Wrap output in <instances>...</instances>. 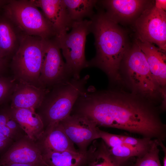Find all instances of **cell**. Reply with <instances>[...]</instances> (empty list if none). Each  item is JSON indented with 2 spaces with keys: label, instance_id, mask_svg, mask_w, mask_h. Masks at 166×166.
<instances>
[{
  "label": "cell",
  "instance_id": "4",
  "mask_svg": "<svg viewBox=\"0 0 166 166\" xmlns=\"http://www.w3.org/2000/svg\"><path fill=\"white\" fill-rule=\"evenodd\" d=\"M22 34L18 47L13 56L11 66L16 78L38 87L46 40Z\"/></svg>",
  "mask_w": 166,
  "mask_h": 166
},
{
  "label": "cell",
  "instance_id": "29",
  "mask_svg": "<svg viewBox=\"0 0 166 166\" xmlns=\"http://www.w3.org/2000/svg\"><path fill=\"white\" fill-rule=\"evenodd\" d=\"M6 59L0 57V73L3 72L6 67Z\"/></svg>",
  "mask_w": 166,
  "mask_h": 166
},
{
  "label": "cell",
  "instance_id": "5",
  "mask_svg": "<svg viewBox=\"0 0 166 166\" xmlns=\"http://www.w3.org/2000/svg\"><path fill=\"white\" fill-rule=\"evenodd\" d=\"M3 15L27 35L49 39L56 33L42 11L32 0H8Z\"/></svg>",
  "mask_w": 166,
  "mask_h": 166
},
{
  "label": "cell",
  "instance_id": "8",
  "mask_svg": "<svg viewBox=\"0 0 166 166\" xmlns=\"http://www.w3.org/2000/svg\"><path fill=\"white\" fill-rule=\"evenodd\" d=\"M55 37L47 39L39 83L46 88L65 83L73 78L63 60Z\"/></svg>",
  "mask_w": 166,
  "mask_h": 166
},
{
  "label": "cell",
  "instance_id": "10",
  "mask_svg": "<svg viewBox=\"0 0 166 166\" xmlns=\"http://www.w3.org/2000/svg\"><path fill=\"white\" fill-rule=\"evenodd\" d=\"M60 122L68 137L81 152H86L89 145L100 138L97 126L85 117L73 114Z\"/></svg>",
  "mask_w": 166,
  "mask_h": 166
},
{
  "label": "cell",
  "instance_id": "18",
  "mask_svg": "<svg viewBox=\"0 0 166 166\" xmlns=\"http://www.w3.org/2000/svg\"><path fill=\"white\" fill-rule=\"evenodd\" d=\"M16 26L4 15L0 16V57L2 58L14 55L18 47L22 35H18Z\"/></svg>",
  "mask_w": 166,
  "mask_h": 166
},
{
  "label": "cell",
  "instance_id": "25",
  "mask_svg": "<svg viewBox=\"0 0 166 166\" xmlns=\"http://www.w3.org/2000/svg\"><path fill=\"white\" fill-rule=\"evenodd\" d=\"M9 115V109L0 112V132L14 142L15 141L14 136L6 125Z\"/></svg>",
  "mask_w": 166,
  "mask_h": 166
},
{
  "label": "cell",
  "instance_id": "16",
  "mask_svg": "<svg viewBox=\"0 0 166 166\" xmlns=\"http://www.w3.org/2000/svg\"><path fill=\"white\" fill-rule=\"evenodd\" d=\"M10 111L26 135L36 141L43 133L45 128L41 118L35 110L10 107Z\"/></svg>",
  "mask_w": 166,
  "mask_h": 166
},
{
  "label": "cell",
  "instance_id": "30",
  "mask_svg": "<svg viewBox=\"0 0 166 166\" xmlns=\"http://www.w3.org/2000/svg\"><path fill=\"white\" fill-rule=\"evenodd\" d=\"M1 166H34L30 165L18 164V163H8L3 164Z\"/></svg>",
  "mask_w": 166,
  "mask_h": 166
},
{
  "label": "cell",
  "instance_id": "14",
  "mask_svg": "<svg viewBox=\"0 0 166 166\" xmlns=\"http://www.w3.org/2000/svg\"><path fill=\"white\" fill-rule=\"evenodd\" d=\"M49 91L47 88L19 81L12 92L10 107L35 110L41 105Z\"/></svg>",
  "mask_w": 166,
  "mask_h": 166
},
{
  "label": "cell",
  "instance_id": "22",
  "mask_svg": "<svg viewBox=\"0 0 166 166\" xmlns=\"http://www.w3.org/2000/svg\"><path fill=\"white\" fill-rule=\"evenodd\" d=\"M158 140H154L149 149L142 156L137 157L132 166H162L159 159Z\"/></svg>",
  "mask_w": 166,
  "mask_h": 166
},
{
  "label": "cell",
  "instance_id": "6",
  "mask_svg": "<svg viewBox=\"0 0 166 166\" xmlns=\"http://www.w3.org/2000/svg\"><path fill=\"white\" fill-rule=\"evenodd\" d=\"M123 61L124 76L133 91L151 98L160 94L165 95L164 90L151 73L144 53L136 43L128 49Z\"/></svg>",
  "mask_w": 166,
  "mask_h": 166
},
{
  "label": "cell",
  "instance_id": "20",
  "mask_svg": "<svg viewBox=\"0 0 166 166\" xmlns=\"http://www.w3.org/2000/svg\"><path fill=\"white\" fill-rule=\"evenodd\" d=\"M69 16L73 22L83 20L85 17L91 18L97 1L94 0H63Z\"/></svg>",
  "mask_w": 166,
  "mask_h": 166
},
{
  "label": "cell",
  "instance_id": "7",
  "mask_svg": "<svg viewBox=\"0 0 166 166\" xmlns=\"http://www.w3.org/2000/svg\"><path fill=\"white\" fill-rule=\"evenodd\" d=\"M91 21L84 19L73 22L71 31L63 36L55 38L65 59L73 78L79 79L81 71L88 67L85 48L86 38L90 33Z\"/></svg>",
  "mask_w": 166,
  "mask_h": 166
},
{
  "label": "cell",
  "instance_id": "15",
  "mask_svg": "<svg viewBox=\"0 0 166 166\" xmlns=\"http://www.w3.org/2000/svg\"><path fill=\"white\" fill-rule=\"evenodd\" d=\"M136 43L144 53L150 71L155 79L164 90L166 83V56L164 52L147 42Z\"/></svg>",
  "mask_w": 166,
  "mask_h": 166
},
{
  "label": "cell",
  "instance_id": "12",
  "mask_svg": "<svg viewBox=\"0 0 166 166\" xmlns=\"http://www.w3.org/2000/svg\"><path fill=\"white\" fill-rule=\"evenodd\" d=\"M42 10L56 33V38L67 33L73 22L71 19L63 0H32Z\"/></svg>",
  "mask_w": 166,
  "mask_h": 166
},
{
  "label": "cell",
  "instance_id": "24",
  "mask_svg": "<svg viewBox=\"0 0 166 166\" xmlns=\"http://www.w3.org/2000/svg\"><path fill=\"white\" fill-rule=\"evenodd\" d=\"M16 84L13 80L0 77V102L13 92Z\"/></svg>",
  "mask_w": 166,
  "mask_h": 166
},
{
  "label": "cell",
  "instance_id": "17",
  "mask_svg": "<svg viewBox=\"0 0 166 166\" xmlns=\"http://www.w3.org/2000/svg\"><path fill=\"white\" fill-rule=\"evenodd\" d=\"M101 2L107 10L106 13L116 21L117 18L125 20L132 18L143 9L146 1L109 0L102 1Z\"/></svg>",
  "mask_w": 166,
  "mask_h": 166
},
{
  "label": "cell",
  "instance_id": "13",
  "mask_svg": "<svg viewBox=\"0 0 166 166\" xmlns=\"http://www.w3.org/2000/svg\"><path fill=\"white\" fill-rule=\"evenodd\" d=\"M42 154L49 152L77 151L60 122L49 125L35 141Z\"/></svg>",
  "mask_w": 166,
  "mask_h": 166
},
{
  "label": "cell",
  "instance_id": "2",
  "mask_svg": "<svg viewBox=\"0 0 166 166\" xmlns=\"http://www.w3.org/2000/svg\"><path fill=\"white\" fill-rule=\"evenodd\" d=\"M90 20V33L94 37L96 54L87 61L88 67H98L111 80H120L121 64L129 49L125 36L117 22L106 13L94 14Z\"/></svg>",
  "mask_w": 166,
  "mask_h": 166
},
{
  "label": "cell",
  "instance_id": "27",
  "mask_svg": "<svg viewBox=\"0 0 166 166\" xmlns=\"http://www.w3.org/2000/svg\"><path fill=\"white\" fill-rule=\"evenodd\" d=\"M155 6L158 9L165 11L166 8V0H156Z\"/></svg>",
  "mask_w": 166,
  "mask_h": 166
},
{
  "label": "cell",
  "instance_id": "28",
  "mask_svg": "<svg viewBox=\"0 0 166 166\" xmlns=\"http://www.w3.org/2000/svg\"><path fill=\"white\" fill-rule=\"evenodd\" d=\"M158 144L159 146H160L164 152V156L163 158V166H166V148L163 143V141L158 140Z\"/></svg>",
  "mask_w": 166,
  "mask_h": 166
},
{
  "label": "cell",
  "instance_id": "9",
  "mask_svg": "<svg viewBox=\"0 0 166 166\" xmlns=\"http://www.w3.org/2000/svg\"><path fill=\"white\" fill-rule=\"evenodd\" d=\"M136 27L140 41L155 43L166 50L165 11L155 6L146 10L137 20Z\"/></svg>",
  "mask_w": 166,
  "mask_h": 166
},
{
  "label": "cell",
  "instance_id": "11",
  "mask_svg": "<svg viewBox=\"0 0 166 166\" xmlns=\"http://www.w3.org/2000/svg\"><path fill=\"white\" fill-rule=\"evenodd\" d=\"M8 163L48 166L36 142L27 135L14 142L0 158V166Z\"/></svg>",
  "mask_w": 166,
  "mask_h": 166
},
{
  "label": "cell",
  "instance_id": "3",
  "mask_svg": "<svg viewBox=\"0 0 166 166\" xmlns=\"http://www.w3.org/2000/svg\"><path fill=\"white\" fill-rule=\"evenodd\" d=\"M89 78L87 75L81 79L72 78L49 91L37 113L44 124L47 126L60 122L71 114L78 99L85 90Z\"/></svg>",
  "mask_w": 166,
  "mask_h": 166
},
{
  "label": "cell",
  "instance_id": "26",
  "mask_svg": "<svg viewBox=\"0 0 166 166\" xmlns=\"http://www.w3.org/2000/svg\"><path fill=\"white\" fill-rule=\"evenodd\" d=\"M14 142L12 139L0 132V152L6 150V151Z\"/></svg>",
  "mask_w": 166,
  "mask_h": 166
},
{
  "label": "cell",
  "instance_id": "1",
  "mask_svg": "<svg viewBox=\"0 0 166 166\" xmlns=\"http://www.w3.org/2000/svg\"><path fill=\"white\" fill-rule=\"evenodd\" d=\"M73 110V113L86 117L97 126L121 129L162 141L166 138V125L157 108L132 95L112 91H85Z\"/></svg>",
  "mask_w": 166,
  "mask_h": 166
},
{
  "label": "cell",
  "instance_id": "31",
  "mask_svg": "<svg viewBox=\"0 0 166 166\" xmlns=\"http://www.w3.org/2000/svg\"><path fill=\"white\" fill-rule=\"evenodd\" d=\"M8 1V0H0V10L2 9L3 6Z\"/></svg>",
  "mask_w": 166,
  "mask_h": 166
},
{
  "label": "cell",
  "instance_id": "23",
  "mask_svg": "<svg viewBox=\"0 0 166 166\" xmlns=\"http://www.w3.org/2000/svg\"><path fill=\"white\" fill-rule=\"evenodd\" d=\"M6 125L14 134L15 141L27 135L18 123L12 116L10 111Z\"/></svg>",
  "mask_w": 166,
  "mask_h": 166
},
{
  "label": "cell",
  "instance_id": "19",
  "mask_svg": "<svg viewBox=\"0 0 166 166\" xmlns=\"http://www.w3.org/2000/svg\"><path fill=\"white\" fill-rule=\"evenodd\" d=\"M86 152H82L79 150L65 151L49 152L42 154L43 159L48 166H85Z\"/></svg>",
  "mask_w": 166,
  "mask_h": 166
},
{
  "label": "cell",
  "instance_id": "21",
  "mask_svg": "<svg viewBox=\"0 0 166 166\" xmlns=\"http://www.w3.org/2000/svg\"><path fill=\"white\" fill-rule=\"evenodd\" d=\"M135 146L123 143L117 146L109 148L111 155L121 166L123 163L131 157H140L149 149L153 143Z\"/></svg>",
  "mask_w": 166,
  "mask_h": 166
}]
</instances>
